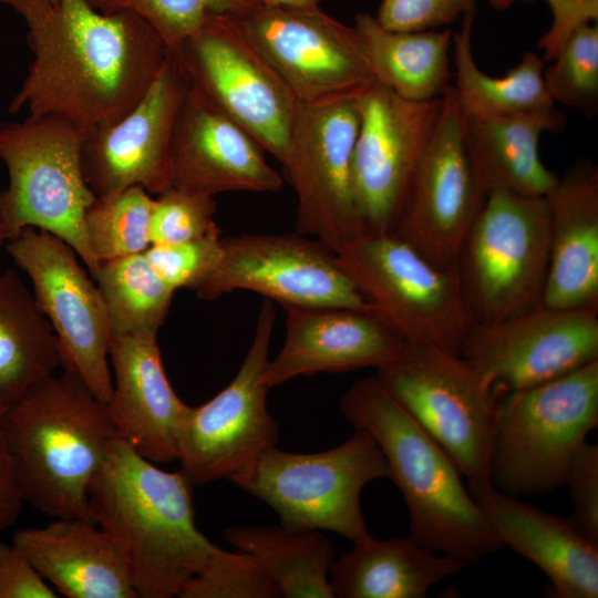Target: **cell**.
Segmentation results:
<instances>
[{"mask_svg": "<svg viewBox=\"0 0 598 598\" xmlns=\"http://www.w3.org/2000/svg\"><path fill=\"white\" fill-rule=\"evenodd\" d=\"M21 16L33 54L10 113L56 115L84 131L124 116L144 95L169 49L130 11L102 13L86 0H0Z\"/></svg>", "mask_w": 598, "mask_h": 598, "instance_id": "cell-1", "label": "cell"}, {"mask_svg": "<svg viewBox=\"0 0 598 598\" xmlns=\"http://www.w3.org/2000/svg\"><path fill=\"white\" fill-rule=\"evenodd\" d=\"M195 485L114 439L89 487L90 519L117 547L137 598L178 597L218 546L196 526Z\"/></svg>", "mask_w": 598, "mask_h": 598, "instance_id": "cell-2", "label": "cell"}, {"mask_svg": "<svg viewBox=\"0 0 598 598\" xmlns=\"http://www.w3.org/2000/svg\"><path fill=\"white\" fill-rule=\"evenodd\" d=\"M340 410L382 451L389 480L409 511L408 536L426 549L467 564L503 548L455 463L377 375L354 382L341 398Z\"/></svg>", "mask_w": 598, "mask_h": 598, "instance_id": "cell-3", "label": "cell"}, {"mask_svg": "<svg viewBox=\"0 0 598 598\" xmlns=\"http://www.w3.org/2000/svg\"><path fill=\"white\" fill-rule=\"evenodd\" d=\"M0 427L25 504L54 518L91 520L89 487L117 439L105 403L64 370L9 405Z\"/></svg>", "mask_w": 598, "mask_h": 598, "instance_id": "cell-4", "label": "cell"}, {"mask_svg": "<svg viewBox=\"0 0 598 598\" xmlns=\"http://www.w3.org/2000/svg\"><path fill=\"white\" fill-rule=\"evenodd\" d=\"M598 424V360L547 382L496 395L491 482L523 496L565 485Z\"/></svg>", "mask_w": 598, "mask_h": 598, "instance_id": "cell-5", "label": "cell"}, {"mask_svg": "<svg viewBox=\"0 0 598 598\" xmlns=\"http://www.w3.org/2000/svg\"><path fill=\"white\" fill-rule=\"evenodd\" d=\"M386 460L364 430L321 452L266 451L231 482L268 504L280 525L291 529L329 530L350 542L368 537L361 492L375 480L389 478Z\"/></svg>", "mask_w": 598, "mask_h": 598, "instance_id": "cell-6", "label": "cell"}, {"mask_svg": "<svg viewBox=\"0 0 598 598\" xmlns=\"http://www.w3.org/2000/svg\"><path fill=\"white\" fill-rule=\"evenodd\" d=\"M334 254L408 346L460 353L474 321L457 264L436 266L393 233H362Z\"/></svg>", "mask_w": 598, "mask_h": 598, "instance_id": "cell-7", "label": "cell"}, {"mask_svg": "<svg viewBox=\"0 0 598 598\" xmlns=\"http://www.w3.org/2000/svg\"><path fill=\"white\" fill-rule=\"evenodd\" d=\"M85 135L56 115L0 124V159L9 174L0 194L16 236L34 227L60 237L92 275L99 264L86 239L84 215L96 196L82 169Z\"/></svg>", "mask_w": 598, "mask_h": 598, "instance_id": "cell-8", "label": "cell"}, {"mask_svg": "<svg viewBox=\"0 0 598 598\" xmlns=\"http://www.w3.org/2000/svg\"><path fill=\"white\" fill-rule=\"evenodd\" d=\"M548 259L545 197L488 194L456 261L474 323L499 321L538 306Z\"/></svg>", "mask_w": 598, "mask_h": 598, "instance_id": "cell-9", "label": "cell"}, {"mask_svg": "<svg viewBox=\"0 0 598 598\" xmlns=\"http://www.w3.org/2000/svg\"><path fill=\"white\" fill-rule=\"evenodd\" d=\"M377 377L448 454L468 486L492 484L496 394L460 353L408 346Z\"/></svg>", "mask_w": 598, "mask_h": 598, "instance_id": "cell-10", "label": "cell"}, {"mask_svg": "<svg viewBox=\"0 0 598 598\" xmlns=\"http://www.w3.org/2000/svg\"><path fill=\"white\" fill-rule=\"evenodd\" d=\"M361 93L299 102L281 163L297 198L296 233L333 252L364 233L353 185Z\"/></svg>", "mask_w": 598, "mask_h": 598, "instance_id": "cell-11", "label": "cell"}, {"mask_svg": "<svg viewBox=\"0 0 598 598\" xmlns=\"http://www.w3.org/2000/svg\"><path fill=\"white\" fill-rule=\"evenodd\" d=\"M276 321L264 299L246 357L230 383L206 403L189 406L177 434V461L194 485L233 481L275 447L279 426L267 408L262 381Z\"/></svg>", "mask_w": 598, "mask_h": 598, "instance_id": "cell-12", "label": "cell"}, {"mask_svg": "<svg viewBox=\"0 0 598 598\" xmlns=\"http://www.w3.org/2000/svg\"><path fill=\"white\" fill-rule=\"evenodd\" d=\"M172 51L192 84L281 164L299 102L237 17L209 16Z\"/></svg>", "mask_w": 598, "mask_h": 598, "instance_id": "cell-13", "label": "cell"}, {"mask_svg": "<svg viewBox=\"0 0 598 598\" xmlns=\"http://www.w3.org/2000/svg\"><path fill=\"white\" fill-rule=\"evenodd\" d=\"M7 249L32 281L34 300L56 337L61 367L106 403L113 386L109 317L78 254L60 237L34 227H24Z\"/></svg>", "mask_w": 598, "mask_h": 598, "instance_id": "cell-14", "label": "cell"}, {"mask_svg": "<svg viewBox=\"0 0 598 598\" xmlns=\"http://www.w3.org/2000/svg\"><path fill=\"white\" fill-rule=\"evenodd\" d=\"M216 269L195 292L215 300L251 291L286 307H342L374 310L340 265L317 239L293 234H245L221 238Z\"/></svg>", "mask_w": 598, "mask_h": 598, "instance_id": "cell-15", "label": "cell"}, {"mask_svg": "<svg viewBox=\"0 0 598 598\" xmlns=\"http://www.w3.org/2000/svg\"><path fill=\"white\" fill-rule=\"evenodd\" d=\"M237 19L300 103L358 94L375 83L354 27L320 7L260 4Z\"/></svg>", "mask_w": 598, "mask_h": 598, "instance_id": "cell-16", "label": "cell"}, {"mask_svg": "<svg viewBox=\"0 0 598 598\" xmlns=\"http://www.w3.org/2000/svg\"><path fill=\"white\" fill-rule=\"evenodd\" d=\"M460 354L497 395L530 388L598 360V310L538 306L474 323Z\"/></svg>", "mask_w": 598, "mask_h": 598, "instance_id": "cell-17", "label": "cell"}, {"mask_svg": "<svg viewBox=\"0 0 598 598\" xmlns=\"http://www.w3.org/2000/svg\"><path fill=\"white\" fill-rule=\"evenodd\" d=\"M442 103L406 100L377 82L360 94L353 185L364 233L393 231Z\"/></svg>", "mask_w": 598, "mask_h": 598, "instance_id": "cell-18", "label": "cell"}, {"mask_svg": "<svg viewBox=\"0 0 598 598\" xmlns=\"http://www.w3.org/2000/svg\"><path fill=\"white\" fill-rule=\"evenodd\" d=\"M485 198L463 146L462 111L451 85L392 233L434 265H456Z\"/></svg>", "mask_w": 598, "mask_h": 598, "instance_id": "cell-19", "label": "cell"}, {"mask_svg": "<svg viewBox=\"0 0 598 598\" xmlns=\"http://www.w3.org/2000/svg\"><path fill=\"white\" fill-rule=\"evenodd\" d=\"M190 85L182 61L171 50L150 87L124 116L86 132L82 169L95 196L132 186L158 195L171 187V143Z\"/></svg>", "mask_w": 598, "mask_h": 598, "instance_id": "cell-20", "label": "cell"}, {"mask_svg": "<svg viewBox=\"0 0 598 598\" xmlns=\"http://www.w3.org/2000/svg\"><path fill=\"white\" fill-rule=\"evenodd\" d=\"M262 152L244 128L192 84L173 132L171 187L210 196L277 192L282 178Z\"/></svg>", "mask_w": 598, "mask_h": 598, "instance_id": "cell-21", "label": "cell"}, {"mask_svg": "<svg viewBox=\"0 0 598 598\" xmlns=\"http://www.w3.org/2000/svg\"><path fill=\"white\" fill-rule=\"evenodd\" d=\"M285 311L283 344L262 373L270 389L301 375L380 370L408 348L373 310L286 307Z\"/></svg>", "mask_w": 598, "mask_h": 598, "instance_id": "cell-22", "label": "cell"}, {"mask_svg": "<svg viewBox=\"0 0 598 598\" xmlns=\"http://www.w3.org/2000/svg\"><path fill=\"white\" fill-rule=\"evenodd\" d=\"M109 360L113 386L105 405L116 437L155 464L177 461L189 405L167 379L157 336H111Z\"/></svg>", "mask_w": 598, "mask_h": 598, "instance_id": "cell-23", "label": "cell"}, {"mask_svg": "<svg viewBox=\"0 0 598 598\" xmlns=\"http://www.w3.org/2000/svg\"><path fill=\"white\" fill-rule=\"evenodd\" d=\"M468 491L503 547L546 575L549 597H598V545L580 533L571 516L542 511L492 484Z\"/></svg>", "mask_w": 598, "mask_h": 598, "instance_id": "cell-24", "label": "cell"}, {"mask_svg": "<svg viewBox=\"0 0 598 598\" xmlns=\"http://www.w3.org/2000/svg\"><path fill=\"white\" fill-rule=\"evenodd\" d=\"M545 197L549 259L540 303L598 310V167L571 165Z\"/></svg>", "mask_w": 598, "mask_h": 598, "instance_id": "cell-25", "label": "cell"}, {"mask_svg": "<svg viewBox=\"0 0 598 598\" xmlns=\"http://www.w3.org/2000/svg\"><path fill=\"white\" fill-rule=\"evenodd\" d=\"M11 543L59 596L137 598L124 558L92 520L55 518L42 527L18 529Z\"/></svg>", "mask_w": 598, "mask_h": 598, "instance_id": "cell-26", "label": "cell"}, {"mask_svg": "<svg viewBox=\"0 0 598 598\" xmlns=\"http://www.w3.org/2000/svg\"><path fill=\"white\" fill-rule=\"evenodd\" d=\"M564 126L565 117L556 107L503 116L462 113L463 146L483 194L546 196L558 176L542 162L539 140L545 132Z\"/></svg>", "mask_w": 598, "mask_h": 598, "instance_id": "cell-27", "label": "cell"}, {"mask_svg": "<svg viewBox=\"0 0 598 598\" xmlns=\"http://www.w3.org/2000/svg\"><path fill=\"white\" fill-rule=\"evenodd\" d=\"M468 564L424 548L410 536L353 543L334 560L330 582L339 598H423Z\"/></svg>", "mask_w": 598, "mask_h": 598, "instance_id": "cell-28", "label": "cell"}, {"mask_svg": "<svg viewBox=\"0 0 598 598\" xmlns=\"http://www.w3.org/2000/svg\"><path fill=\"white\" fill-rule=\"evenodd\" d=\"M353 27L377 83L411 101L441 97L451 87V30L391 31L364 12Z\"/></svg>", "mask_w": 598, "mask_h": 598, "instance_id": "cell-29", "label": "cell"}, {"mask_svg": "<svg viewBox=\"0 0 598 598\" xmlns=\"http://www.w3.org/2000/svg\"><path fill=\"white\" fill-rule=\"evenodd\" d=\"M61 365L54 331L19 276L0 274V400L8 408Z\"/></svg>", "mask_w": 598, "mask_h": 598, "instance_id": "cell-30", "label": "cell"}, {"mask_svg": "<svg viewBox=\"0 0 598 598\" xmlns=\"http://www.w3.org/2000/svg\"><path fill=\"white\" fill-rule=\"evenodd\" d=\"M228 544L250 555L276 584L280 597L333 598L332 544L321 530L285 526H236L224 530Z\"/></svg>", "mask_w": 598, "mask_h": 598, "instance_id": "cell-31", "label": "cell"}, {"mask_svg": "<svg viewBox=\"0 0 598 598\" xmlns=\"http://www.w3.org/2000/svg\"><path fill=\"white\" fill-rule=\"evenodd\" d=\"M476 12L462 17L453 32L452 56L455 66L453 86L464 115L503 116L546 111L555 107L545 82V61L526 51L506 74L492 76L476 64L472 50V31Z\"/></svg>", "mask_w": 598, "mask_h": 598, "instance_id": "cell-32", "label": "cell"}, {"mask_svg": "<svg viewBox=\"0 0 598 598\" xmlns=\"http://www.w3.org/2000/svg\"><path fill=\"white\" fill-rule=\"evenodd\" d=\"M92 276L106 307L111 336H157L175 291L144 252L100 262Z\"/></svg>", "mask_w": 598, "mask_h": 598, "instance_id": "cell-33", "label": "cell"}, {"mask_svg": "<svg viewBox=\"0 0 598 598\" xmlns=\"http://www.w3.org/2000/svg\"><path fill=\"white\" fill-rule=\"evenodd\" d=\"M153 203L141 186L95 197L85 212L84 229L97 264L146 251Z\"/></svg>", "mask_w": 598, "mask_h": 598, "instance_id": "cell-34", "label": "cell"}, {"mask_svg": "<svg viewBox=\"0 0 598 598\" xmlns=\"http://www.w3.org/2000/svg\"><path fill=\"white\" fill-rule=\"evenodd\" d=\"M544 69L554 103L592 117L598 111V25L582 23L571 31Z\"/></svg>", "mask_w": 598, "mask_h": 598, "instance_id": "cell-35", "label": "cell"}, {"mask_svg": "<svg viewBox=\"0 0 598 598\" xmlns=\"http://www.w3.org/2000/svg\"><path fill=\"white\" fill-rule=\"evenodd\" d=\"M102 13L130 11L145 19L169 50L177 49L212 14L240 17L261 3L257 0H86Z\"/></svg>", "mask_w": 598, "mask_h": 598, "instance_id": "cell-36", "label": "cell"}, {"mask_svg": "<svg viewBox=\"0 0 598 598\" xmlns=\"http://www.w3.org/2000/svg\"><path fill=\"white\" fill-rule=\"evenodd\" d=\"M179 598H277L280 592L247 553L217 547L207 565L192 577Z\"/></svg>", "mask_w": 598, "mask_h": 598, "instance_id": "cell-37", "label": "cell"}, {"mask_svg": "<svg viewBox=\"0 0 598 598\" xmlns=\"http://www.w3.org/2000/svg\"><path fill=\"white\" fill-rule=\"evenodd\" d=\"M215 212L214 196L168 187L154 198L151 245L174 244L219 231L214 221Z\"/></svg>", "mask_w": 598, "mask_h": 598, "instance_id": "cell-38", "label": "cell"}, {"mask_svg": "<svg viewBox=\"0 0 598 598\" xmlns=\"http://www.w3.org/2000/svg\"><path fill=\"white\" fill-rule=\"evenodd\" d=\"M223 252L220 233L185 241L151 245L144 252L157 275L174 290L195 291L219 264Z\"/></svg>", "mask_w": 598, "mask_h": 598, "instance_id": "cell-39", "label": "cell"}, {"mask_svg": "<svg viewBox=\"0 0 598 598\" xmlns=\"http://www.w3.org/2000/svg\"><path fill=\"white\" fill-rule=\"evenodd\" d=\"M468 12L476 0H381L374 16L391 31H427L446 25Z\"/></svg>", "mask_w": 598, "mask_h": 598, "instance_id": "cell-40", "label": "cell"}, {"mask_svg": "<svg viewBox=\"0 0 598 598\" xmlns=\"http://www.w3.org/2000/svg\"><path fill=\"white\" fill-rule=\"evenodd\" d=\"M570 493L571 518L590 542L598 545V445L586 443L573 460L565 485Z\"/></svg>", "mask_w": 598, "mask_h": 598, "instance_id": "cell-41", "label": "cell"}, {"mask_svg": "<svg viewBox=\"0 0 598 598\" xmlns=\"http://www.w3.org/2000/svg\"><path fill=\"white\" fill-rule=\"evenodd\" d=\"M16 545L0 542V598H56Z\"/></svg>", "mask_w": 598, "mask_h": 598, "instance_id": "cell-42", "label": "cell"}, {"mask_svg": "<svg viewBox=\"0 0 598 598\" xmlns=\"http://www.w3.org/2000/svg\"><path fill=\"white\" fill-rule=\"evenodd\" d=\"M514 2L518 0H513ZM548 4L553 22L550 28L538 41L544 55L543 60L550 61L559 47L574 29L582 23L598 19V0H545Z\"/></svg>", "mask_w": 598, "mask_h": 598, "instance_id": "cell-43", "label": "cell"}, {"mask_svg": "<svg viewBox=\"0 0 598 598\" xmlns=\"http://www.w3.org/2000/svg\"><path fill=\"white\" fill-rule=\"evenodd\" d=\"M24 504L14 465L0 427V534L16 523Z\"/></svg>", "mask_w": 598, "mask_h": 598, "instance_id": "cell-44", "label": "cell"}, {"mask_svg": "<svg viewBox=\"0 0 598 598\" xmlns=\"http://www.w3.org/2000/svg\"><path fill=\"white\" fill-rule=\"evenodd\" d=\"M264 6L315 8L320 7L323 0H257Z\"/></svg>", "mask_w": 598, "mask_h": 598, "instance_id": "cell-45", "label": "cell"}, {"mask_svg": "<svg viewBox=\"0 0 598 598\" xmlns=\"http://www.w3.org/2000/svg\"><path fill=\"white\" fill-rule=\"evenodd\" d=\"M16 234L6 216L0 195V245L14 238Z\"/></svg>", "mask_w": 598, "mask_h": 598, "instance_id": "cell-46", "label": "cell"}, {"mask_svg": "<svg viewBox=\"0 0 598 598\" xmlns=\"http://www.w3.org/2000/svg\"><path fill=\"white\" fill-rule=\"evenodd\" d=\"M493 8L497 10H505L512 7L515 2L513 0H486Z\"/></svg>", "mask_w": 598, "mask_h": 598, "instance_id": "cell-47", "label": "cell"}, {"mask_svg": "<svg viewBox=\"0 0 598 598\" xmlns=\"http://www.w3.org/2000/svg\"><path fill=\"white\" fill-rule=\"evenodd\" d=\"M7 406L2 403V401L0 400V421H1V417L6 411Z\"/></svg>", "mask_w": 598, "mask_h": 598, "instance_id": "cell-48", "label": "cell"}]
</instances>
